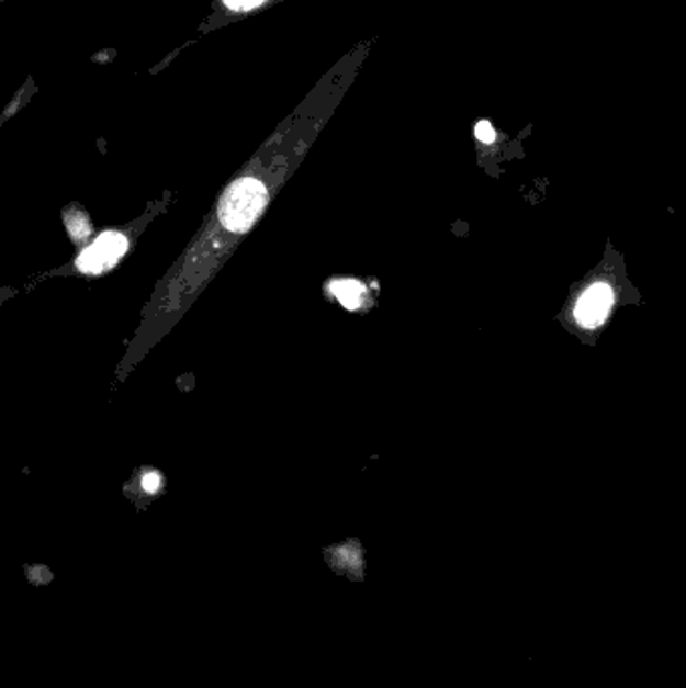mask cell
Returning a JSON list of instances; mask_svg holds the SVG:
<instances>
[{"mask_svg":"<svg viewBox=\"0 0 686 688\" xmlns=\"http://www.w3.org/2000/svg\"><path fill=\"white\" fill-rule=\"evenodd\" d=\"M266 200L265 183L252 178L238 180L220 202V219L232 232H246L265 210Z\"/></svg>","mask_w":686,"mask_h":688,"instance_id":"6da1fadb","label":"cell"},{"mask_svg":"<svg viewBox=\"0 0 686 688\" xmlns=\"http://www.w3.org/2000/svg\"><path fill=\"white\" fill-rule=\"evenodd\" d=\"M127 250V240L117 234V232H108L101 238H97L95 244L91 248H87L81 258H79V268L89 274L103 272L120 260L121 256Z\"/></svg>","mask_w":686,"mask_h":688,"instance_id":"7a4b0ae2","label":"cell"},{"mask_svg":"<svg viewBox=\"0 0 686 688\" xmlns=\"http://www.w3.org/2000/svg\"><path fill=\"white\" fill-rule=\"evenodd\" d=\"M612 301H615V294L608 284L604 282L594 284L584 292V296L576 304V311H574L576 320L584 328H596L603 325L612 308Z\"/></svg>","mask_w":686,"mask_h":688,"instance_id":"3957f363","label":"cell"},{"mask_svg":"<svg viewBox=\"0 0 686 688\" xmlns=\"http://www.w3.org/2000/svg\"><path fill=\"white\" fill-rule=\"evenodd\" d=\"M330 290L335 292V296H337L345 308L355 311V308L361 306L364 286L359 284L357 280H338V282H333Z\"/></svg>","mask_w":686,"mask_h":688,"instance_id":"277c9868","label":"cell"},{"mask_svg":"<svg viewBox=\"0 0 686 688\" xmlns=\"http://www.w3.org/2000/svg\"><path fill=\"white\" fill-rule=\"evenodd\" d=\"M475 135H477V139H480L482 144H494L495 142L494 127H492L490 121H480V123L475 125Z\"/></svg>","mask_w":686,"mask_h":688,"instance_id":"5b68a950","label":"cell"},{"mask_svg":"<svg viewBox=\"0 0 686 688\" xmlns=\"http://www.w3.org/2000/svg\"><path fill=\"white\" fill-rule=\"evenodd\" d=\"M224 2L232 11H250V9H256L258 4H262L265 0H224Z\"/></svg>","mask_w":686,"mask_h":688,"instance_id":"8992f818","label":"cell"},{"mask_svg":"<svg viewBox=\"0 0 686 688\" xmlns=\"http://www.w3.org/2000/svg\"><path fill=\"white\" fill-rule=\"evenodd\" d=\"M159 483H161V480H159V475H156V473H151V475H147V477H145L144 487L145 489H147V492H157Z\"/></svg>","mask_w":686,"mask_h":688,"instance_id":"52a82bcc","label":"cell"}]
</instances>
